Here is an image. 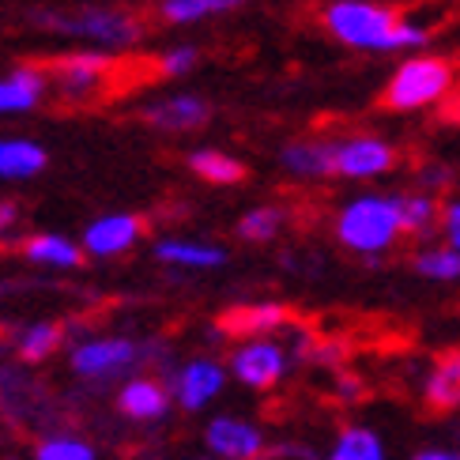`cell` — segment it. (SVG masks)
I'll return each mask as SVG.
<instances>
[{"label":"cell","instance_id":"cell-1","mask_svg":"<svg viewBox=\"0 0 460 460\" xmlns=\"http://www.w3.org/2000/svg\"><path fill=\"white\" fill-rule=\"evenodd\" d=\"M321 23L336 42L362 49V53H396V49H419L430 42V27L400 15L377 0H332L321 12Z\"/></svg>","mask_w":460,"mask_h":460},{"label":"cell","instance_id":"cell-2","mask_svg":"<svg viewBox=\"0 0 460 460\" xmlns=\"http://www.w3.org/2000/svg\"><path fill=\"white\" fill-rule=\"evenodd\" d=\"M38 27H46L49 34H65V38H80L91 49L113 53V49H128L144 38V19L132 15L125 8H106V4H87V8H72V12H46L38 8L31 12Z\"/></svg>","mask_w":460,"mask_h":460},{"label":"cell","instance_id":"cell-3","mask_svg":"<svg viewBox=\"0 0 460 460\" xmlns=\"http://www.w3.org/2000/svg\"><path fill=\"white\" fill-rule=\"evenodd\" d=\"M336 238L351 253L377 257L400 238V197L362 193L336 212Z\"/></svg>","mask_w":460,"mask_h":460},{"label":"cell","instance_id":"cell-4","mask_svg":"<svg viewBox=\"0 0 460 460\" xmlns=\"http://www.w3.org/2000/svg\"><path fill=\"white\" fill-rule=\"evenodd\" d=\"M453 87H456V68L449 57L419 53L393 72V80L381 91V106H389L396 113H415V110L438 106Z\"/></svg>","mask_w":460,"mask_h":460},{"label":"cell","instance_id":"cell-5","mask_svg":"<svg viewBox=\"0 0 460 460\" xmlns=\"http://www.w3.org/2000/svg\"><path fill=\"white\" fill-rule=\"evenodd\" d=\"M147 355L151 351L144 343L128 336H87L80 343H72L68 367L80 381H113V377L132 374Z\"/></svg>","mask_w":460,"mask_h":460},{"label":"cell","instance_id":"cell-6","mask_svg":"<svg viewBox=\"0 0 460 460\" xmlns=\"http://www.w3.org/2000/svg\"><path fill=\"white\" fill-rule=\"evenodd\" d=\"M46 75H49V87H57V94L65 102H91L118 75V57L99 53V49L65 53V57H57Z\"/></svg>","mask_w":460,"mask_h":460},{"label":"cell","instance_id":"cell-7","mask_svg":"<svg viewBox=\"0 0 460 460\" xmlns=\"http://www.w3.org/2000/svg\"><path fill=\"white\" fill-rule=\"evenodd\" d=\"M396 166V151L381 137L332 140V178H381Z\"/></svg>","mask_w":460,"mask_h":460},{"label":"cell","instance_id":"cell-8","mask_svg":"<svg viewBox=\"0 0 460 460\" xmlns=\"http://www.w3.org/2000/svg\"><path fill=\"white\" fill-rule=\"evenodd\" d=\"M230 374L249 389H272L287 374V351L272 340H242L230 355Z\"/></svg>","mask_w":460,"mask_h":460},{"label":"cell","instance_id":"cell-9","mask_svg":"<svg viewBox=\"0 0 460 460\" xmlns=\"http://www.w3.org/2000/svg\"><path fill=\"white\" fill-rule=\"evenodd\" d=\"M144 238V219L132 216V212H110V216H99L91 219L84 238H80V249L87 257H121L128 253L132 245Z\"/></svg>","mask_w":460,"mask_h":460},{"label":"cell","instance_id":"cell-10","mask_svg":"<svg viewBox=\"0 0 460 460\" xmlns=\"http://www.w3.org/2000/svg\"><path fill=\"white\" fill-rule=\"evenodd\" d=\"M223 381L226 374L216 358H189L185 367L174 370L166 389H170V400H178L185 411H200L223 393Z\"/></svg>","mask_w":460,"mask_h":460},{"label":"cell","instance_id":"cell-11","mask_svg":"<svg viewBox=\"0 0 460 460\" xmlns=\"http://www.w3.org/2000/svg\"><path fill=\"white\" fill-rule=\"evenodd\" d=\"M144 121L159 132H193L212 121V102L200 94H166L144 106Z\"/></svg>","mask_w":460,"mask_h":460},{"label":"cell","instance_id":"cell-12","mask_svg":"<svg viewBox=\"0 0 460 460\" xmlns=\"http://www.w3.org/2000/svg\"><path fill=\"white\" fill-rule=\"evenodd\" d=\"M118 411L125 419H132V423H159V419L170 411V389H166V381L147 377V374L128 377L125 385L118 389Z\"/></svg>","mask_w":460,"mask_h":460},{"label":"cell","instance_id":"cell-13","mask_svg":"<svg viewBox=\"0 0 460 460\" xmlns=\"http://www.w3.org/2000/svg\"><path fill=\"white\" fill-rule=\"evenodd\" d=\"M204 442L223 460H257L264 453L261 430L253 423H242V419H230V415H219L208 423Z\"/></svg>","mask_w":460,"mask_h":460},{"label":"cell","instance_id":"cell-14","mask_svg":"<svg viewBox=\"0 0 460 460\" xmlns=\"http://www.w3.org/2000/svg\"><path fill=\"white\" fill-rule=\"evenodd\" d=\"M49 94L46 68L19 65L0 75V113H31Z\"/></svg>","mask_w":460,"mask_h":460},{"label":"cell","instance_id":"cell-15","mask_svg":"<svg viewBox=\"0 0 460 460\" xmlns=\"http://www.w3.org/2000/svg\"><path fill=\"white\" fill-rule=\"evenodd\" d=\"M423 404L434 415H446V411L460 408V348L442 351L434 358L427 385H423Z\"/></svg>","mask_w":460,"mask_h":460},{"label":"cell","instance_id":"cell-16","mask_svg":"<svg viewBox=\"0 0 460 460\" xmlns=\"http://www.w3.org/2000/svg\"><path fill=\"white\" fill-rule=\"evenodd\" d=\"M291 321V310L279 302H253V305H238L223 317V332L238 336V340H264V332H276Z\"/></svg>","mask_w":460,"mask_h":460},{"label":"cell","instance_id":"cell-17","mask_svg":"<svg viewBox=\"0 0 460 460\" xmlns=\"http://www.w3.org/2000/svg\"><path fill=\"white\" fill-rule=\"evenodd\" d=\"M279 163L295 178H332V140L329 137H305L279 151Z\"/></svg>","mask_w":460,"mask_h":460},{"label":"cell","instance_id":"cell-18","mask_svg":"<svg viewBox=\"0 0 460 460\" xmlns=\"http://www.w3.org/2000/svg\"><path fill=\"white\" fill-rule=\"evenodd\" d=\"M23 257L38 268H53V272H72V268L84 264V249L80 242H72L68 234H53V230H46V234H31L23 242Z\"/></svg>","mask_w":460,"mask_h":460},{"label":"cell","instance_id":"cell-19","mask_svg":"<svg viewBox=\"0 0 460 460\" xmlns=\"http://www.w3.org/2000/svg\"><path fill=\"white\" fill-rule=\"evenodd\" d=\"M49 155L42 144L23 140V137H4L0 140V181H31L46 170Z\"/></svg>","mask_w":460,"mask_h":460},{"label":"cell","instance_id":"cell-20","mask_svg":"<svg viewBox=\"0 0 460 460\" xmlns=\"http://www.w3.org/2000/svg\"><path fill=\"white\" fill-rule=\"evenodd\" d=\"M155 257H159L163 264L204 272V268L226 264V249L208 245V242H189V238H163V242H155Z\"/></svg>","mask_w":460,"mask_h":460},{"label":"cell","instance_id":"cell-21","mask_svg":"<svg viewBox=\"0 0 460 460\" xmlns=\"http://www.w3.org/2000/svg\"><path fill=\"white\" fill-rule=\"evenodd\" d=\"M245 0H155V12L163 23L170 27H189V23H204L226 12H238Z\"/></svg>","mask_w":460,"mask_h":460},{"label":"cell","instance_id":"cell-22","mask_svg":"<svg viewBox=\"0 0 460 460\" xmlns=\"http://www.w3.org/2000/svg\"><path fill=\"white\" fill-rule=\"evenodd\" d=\"M65 348V324L57 321H34L15 336V355L23 362H46Z\"/></svg>","mask_w":460,"mask_h":460},{"label":"cell","instance_id":"cell-23","mask_svg":"<svg viewBox=\"0 0 460 460\" xmlns=\"http://www.w3.org/2000/svg\"><path fill=\"white\" fill-rule=\"evenodd\" d=\"M189 170L208 185H238L245 178V163H238L234 155H226L219 147H197L189 155Z\"/></svg>","mask_w":460,"mask_h":460},{"label":"cell","instance_id":"cell-24","mask_svg":"<svg viewBox=\"0 0 460 460\" xmlns=\"http://www.w3.org/2000/svg\"><path fill=\"white\" fill-rule=\"evenodd\" d=\"M34 460H99V449L80 434L57 430V434H46L42 442L34 446Z\"/></svg>","mask_w":460,"mask_h":460},{"label":"cell","instance_id":"cell-25","mask_svg":"<svg viewBox=\"0 0 460 460\" xmlns=\"http://www.w3.org/2000/svg\"><path fill=\"white\" fill-rule=\"evenodd\" d=\"M438 204L430 193H404L400 197V234H430L438 223Z\"/></svg>","mask_w":460,"mask_h":460},{"label":"cell","instance_id":"cell-26","mask_svg":"<svg viewBox=\"0 0 460 460\" xmlns=\"http://www.w3.org/2000/svg\"><path fill=\"white\" fill-rule=\"evenodd\" d=\"M329 460H385V449H381V438L374 430L348 427L336 438Z\"/></svg>","mask_w":460,"mask_h":460},{"label":"cell","instance_id":"cell-27","mask_svg":"<svg viewBox=\"0 0 460 460\" xmlns=\"http://www.w3.org/2000/svg\"><path fill=\"white\" fill-rule=\"evenodd\" d=\"M411 264H415V272L427 276V279H442V283L460 279V253H456V249H449V245L419 249Z\"/></svg>","mask_w":460,"mask_h":460},{"label":"cell","instance_id":"cell-28","mask_svg":"<svg viewBox=\"0 0 460 460\" xmlns=\"http://www.w3.org/2000/svg\"><path fill=\"white\" fill-rule=\"evenodd\" d=\"M283 230V208H253V212H245L238 219V238L242 242H272L276 234Z\"/></svg>","mask_w":460,"mask_h":460},{"label":"cell","instance_id":"cell-29","mask_svg":"<svg viewBox=\"0 0 460 460\" xmlns=\"http://www.w3.org/2000/svg\"><path fill=\"white\" fill-rule=\"evenodd\" d=\"M197 61H200V49L197 46H174V49H166L159 61H155V72L166 75V80H178V75L193 72Z\"/></svg>","mask_w":460,"mask_h":460},{"label":"cell","instance_id":"cell-30","mask_svg":"<svg viewBox=\"0 0 460 460\" xmlns=\"http://www.w3.org/2000/svg\"><path fill=\"white\" fill-rule=\"evenodd\" d=\"M438 223H442V230H446L449 249L460 253V200H449V204L438 208Z\"/></svg>","mask_w":460,"mask_h":460},{"label":"cell","instance_id":"cell-31","mask_svg":"<svg viewBox=\"0 0 460 460\" xmlns=\"http://www.w3.org/2000/svg\"><path fill=\"white\" fill-rule=\"evenodd\" d=\"M419 185H427V189H446V185H453V174L446 166H423L419 170Z\"/></svg>","mask_w":460,"mask_h":460},{"label":"cell","instance_id":"cell-32","mask_svg":"<svg viewBox=\"0 0 460 460\" xmlns=\"http://www.w3.org/2000/svg\"><path fill=\"white\" fill-rule=\"evenodd\" d=\"M15 223H19V208L12 200H0V238H4Z\"/></svg>","mask_w":460,"mask_h":460},{"label":"cell","instance_id":"cell-33","mask_svg":"<svg viewBox=\"0 0 460 460\" xmlns=\"http://www.w3.org/2000/svg\"><path fill=\"white\" fill-rule=\"evenodd\" d=\"M415 460H460V456H453V453H442V449H427V453H419Z\"/></svg>","mask_w":460,"mask_h":460}]
</instances>
